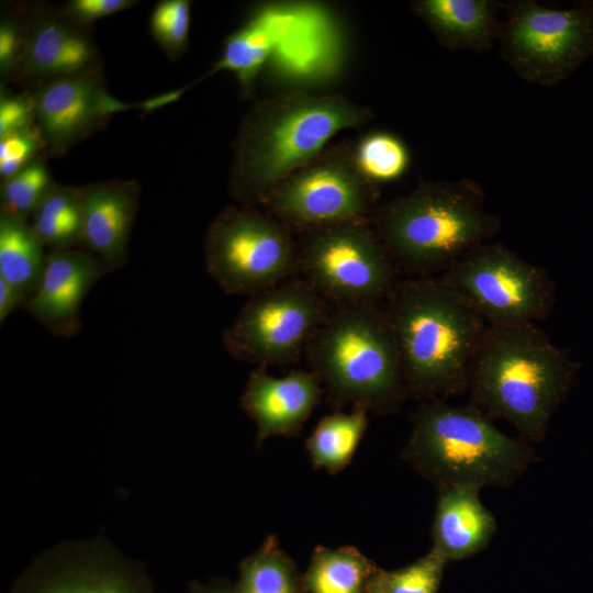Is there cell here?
<instances>
[{
    "mask_svg": "<svg viewBox=\"0 0 593 593\" xmlns=\"http://www.w3.org/2000/svg\"><path fill=\"white\" fill-rule=\"evenodd\" d=\"M372 112L342 93L292 89L253 103L234 142L232 198L257 205L264 195L311 161L345 130L367 124Z\"/></svg>",
    "mask_w": 593,
    "mask_h": 593,
    "instance_id": "obj_1",
    "label": "cell"
},
{
    "mask_svg": "<svg viewBox=\"0 0 593 593\" xmlns=\"http://www.w3.org/2000/svg\"><path fill=\"white\" fill-rule=\"evenodd\" d=\"M409 394L444 400L468 390L473 359L489 324L443 278L398 283L385 310Z\"/></svg>",
    "mask_w": 593,
    "mask_h": 593,
    "instance_id": "obj_2",
    "label": "cell"
},
{
    "mask_svg": "<svg viewBox=\"0 0 593 593\" xmlns=\"http://www.w3.org/2000/svg\"><path fill=\"white\" fill-rule=\"evenodd\" d=\"M577 369L537 324L489 325L470 370V405L539 443Z\"/></svg>",
    "mask_w": 593,
    "mask_h": 593,
    "instance_id": "obj_3",
    "label": "cell"
},
{
    "mask_svg": "<svg viewBox=\"0 0 593 593\" xmlns=\"http://www.w3.org/2000/svg\"><path fill=\"white\" fill-rule=\"evenodd\" d=\"M403 459L440 486H510L537 461L523 438L501 432L471 406L424 401L412 417Z\"/></svg>",
    "mask_w": 593,
    "mask_h": 593,
    "instance_id": "obj_4",
    "label": "cell"
},
{
    "mask_svg": "<svg viewBox=\"0 0 593 593\" xmlns=\"http://www.w3.org/2000/svg\"><path fill=\"white\" fill-rule=\"evenodd\" d=\"M307 348L313 372L338 405L384 414L409 394L394 333L376 304H342Z\"/></svg>",
    "mask_w": 593,
    "mask_h": 593,
    "instance_id": "obj_5",
    "label": "cell"
},
{
    "mask_svg": "<svg viewBox=\"0 0 593 593\" xmlns=\"http://www.w3.org/2000/svg\"><path fill=\"white\" fill-rule=\"evenodd\" d=\"M369 225L392 258L415 271L447 268L499 228L473 197L434 182L374 209Z\"/></svg>",
    "mask_w": 593,
    "mask_h": 593,
    "instance_id": "obj_6",
    "label": "cell"
},
{
    "mask_svg": "<svg viewBox=\"0 0 593 593\" xmlns=\"http://www.w3.org/2000/svg\"><path fill=\"white\" fill-rule=\"evenodd\" d=\"M377 186L360 171L354 143L327 146L311 161L271 188L260 205L292 230L369 222Z\"/></svg>",
    "mask_w": 593,
    "mask_h": 593,
    "instance_id": "obj_7",
    "label": "cell"
},
{
    "mask_svg": "<svg viewBox=\"0 0 593 593\" xmlns=\"http://www.w3.org/2000/svg\"><path fill=\"white\" fill-rule=\"evenodd\" d=\"M254 206L226 208L206 231V271L231 294L259 293L284 281L298 266L292 228Z\"/></svg>",
    "mask_w": 593,
    "mask_h": 593,
    "instance_id": "obj_8",
    "label": "cell"
},
{
    "mask_svg": "<svg viewBox=\"0 0 593 593\" xmlns=\"http://www.w3.org/2000/svg\"><path fill=\"white\" fill-rule=\"evenodd\" d=\"M298 266L323 296L342 304H376L398 286L394 259L369 222L300 231Z\"/></svg>",
    "mask_w": 593,
    "mask_h": 593,
    "instance_id": "obj_9",
    "label": "cell"
},
{
    "mask_svg": "<svg viewBox=\"0 0 593 593\" xmlns=\"http://www.w3.org/2000/svg\"><path fill=\"white\" fill-rule=\"evenodd\" d=\"M441 278L489 325L537 324L555 303V287L545 269L497 244L471 248Z\"/></svg>",
    "mask_w": 593,
    "mask_h": 593,
    "instance_id": "obj_10",
    "label": "cell"
},
{
    "mask_svg": "<svg viewBox=\"0 0 593 593\" xmlns=\"http://www.w3.org/2000/svg\"><path fill=\"white\" fill-rule=\"evenodd\" d=\"M503 52L529 82L563 81L593 55V2L564 10L529 0L514 2L507 12Z\"/></svg>",
    "mask_w": 593,
    "mask_h": 593,
    "instance_id": "obj_11",
    "label": "cell"
},
{
    "mask_svg": "<svg viewBox=\"0 0 593 593\" xmlns=\"http://www.w3.org/2000/svg\"><path fill=\"white\" fill-rule=\"evenodd\" d=\"M327 316L323 296L307 281H282L251 295L222 340L236 359L286 365L299 358Z\"/></svg>",
    "mask_w": 593,
    "mask_h": 593,
    "instance_id": "obj_12",
    "label": "cell"
},
{
    "mask_svg": "<svg viewBox=\"0 0 593 593\" xmlns=\"http://www.w3.org/2000/svg\"><path fill=\"white\" fill-rule=\"evenodd\" d=\"M12 593H153L145 571L101 541L63 545L40 557Z\"/></svg>",
    "mask_w": 593,
    "mask_h": 593,
    "instance_id": "obj_13",
    "label": "cell"
},
{
    "mask_svg": "<svg viewBox=\"0 0 593 593\" xmlns=\"http://www.w3.org/2000/svg\"><path fill=\"white\" fill-rule=\"evenodd\" d=\"M105 273L102 262L90 251L52 249L46 254L38 286L24 307L51 333L71 337L80 329L85 298Z\"/></svg>",
    "mask_w": 593,
    "mask_h": 593,
    "instance_id": "obj_14",
    "label": "cell"
},
{
    "mask_svg": "<svg viewBox=\"0 0 593 593\" xmlns=\"http://www.w3.org/2000/svg\"><path fill=\"white\" fill-rule=\"evenodd\" d=\"M321 381L313 371L292 370L273 377L264 369L250 372L240 405L254 421L257 444L281 435L298 434L315 409Z\"/></svg>",
    "mask_w": 593,
    "mask_h": 593,
    "instance_id": "obj_15",
    "label": "cell"
},
{
    "mask_svg": "<svg viewBox=\"0 0 593 593\" xmlns=\"http://www.w3.org/2000/svg\"><path fill=\"white\" fill-rule=\"evenodd\" d=\"M34 104L41 132L56 148L83 136L102 118L128 108L109 96L94 79L82 76L46 85Z\"/></svg>",
    "mask_w": 593,
    "mask_h": 593,
    "instance_id": "obj_16",
    "label": "cell"
},
{
    "mask_svg": "<svg viewBox=\"0 0 593 593\" xmlns=\"http://www.w3.org/2000/svg\"><path fill=\"white\" fill-rule=\"evenodd\" d=\"M82 242L108 272L125 266L137 211L138 190L132 182H103L81 190Z\"/></svg>",
    "mask_w": 593,
    "mask_h": 593,
    "instance_id": "obj_17",
    "label": "cell"
},
{
    "mask_svg": "<svg viewBox=\"0 0 593 593\" xmlns=\"http://www.w3.org/2000/svg\"><path fill=\"white\" fill-rule=\"evenodd\" d=\"M432 526L433 547L448 560L473 556L489 546L497 524L479 489L440 486Z\"/></svg>",
    "mask_w": 593,
    "mask_h": 593,
    "instance_id": "obj_18",
    "label": "cell"
},
{
    "mask_svg": "<svg viewBox=\"0 0 593 593\" xmlns=\"http://www.w3.org/2000/svg\"><path fill=\"white\" fill-rule=\"evenodd\" d=\"M413 12L448 49L485 52L496 35L497 3L492 0H415Z\"/></svg>",
    "mask_w": 593,
    "mask_h": 593,
    "instance_id": "obj_19",
    "label": "cell"
},
{
    "mask_svg": "<svg viewBox=\"0 0 593 593\" xmlns=\"http://www.w3.org/2000/svg\"><path fill=\"white\" fill-rule=\"evenodd\" d=\"M291 15L282 12H261L225 41L222 55L213 71L235 74L244 93L248 94L268 57L287 34Z\"/></svg>",
    "mask_w": 593,
    "mask_h": 593,
    "instance_id": "obj_20",
    "label": "cell"
},
{
    "mask_svg": "<svg viewBox=\"0 0 593 593\" xmlns=\"http://www.w3.org/2000/svg\"><path fill=\"white\" fill-rule=\"evenodd\" d=\"M92 57V47L80 33L58 22H46L31 38L25 69L33 77L71 78L83 71Z\"/></svg>",
    "mask_w": 593,
    "mask_h": 593,
    "instance_id": "obj_21",
    "label": "cell"
},
{
    "mask_svg": "<svg viewBox=\"0 0 593 593\" xmlns=\"http://www.w3.org/2000/svg\"><path fill=\"white\" fill-rule=\"evenodd\" d=\"M43 247L26 219L1 213L0 278L27 298L36 290L44 270Z\"/></svg>",
    "mask_w": 593,
    "mask_h": 593,
    "instance_id": "obj_22",
    "label": "cell"
},
{
    "mask_svg": "<svg viewBox=\"0 0 593 593\" xmlns=\"http://www.w3.org/2000/svg\"><path fill=\"white\" fill-rule=\"evenodd\" d=\"M369 411L354 406L348 413H334L323 417L306 441L314 467L334 474L353 459L368 427Z\"/></svg>",
    "mask_w": 593,
    "mask_h": 593,
    "instance_id": "obj_23",
    "label": "cell"
},
{
    "mask_svg": "<svg viewBox=\"0 0 593 593\" xmlns=\"http://www.w3.org/2000/svg\"><path fill=\"white\" fill-rule=\"evenodd\" d=\"M373 567L353 547H318L306 573L311 593H365Z\"/></svg>",
    "mask_w": 593,
    "mask_h": 593,
    "instance_id": "obj_24",
    "label": "cell"
},
{
    "mask_svg": "<svg viewBox=\"0 0 593 593\" xmlns=\"http://www.w3.org/2000/svg\"><path fill=\"white\" fill-rule=\"evenodd\" d=\"M234 592L300 593L294 567L273 536L240 563Z\"/></svg>",
    "mask_w": 593,
    "mask_h": 593,
    "instance_id": "obj_25",
    "label": "cell"
},
{
    "mask_svg": "<svg viewBox=\"0 0 593 593\" xmlns=\"http://www.w3.org/2000/svg\"><path fill=\"white\" fill-rule=\"evenodd\" d=\"M354 155L362 175L373 184L402 177L410 165L406 145L388 132H372L354 143Z\"/></svg>",
    "mask_w": 593,
    "mask_h": 593,
    "instance_id": "obj_26",
    "label": "cell"
},
{
    "mask_svg": "<svg viewBox=\"0 0 593 593\" xmlns=\"http://www.w3.org/2000/svg\"><path fill=\"white\" fill-rule=\"evenodd\" d=\"M51 178L40 161L31 163L4 179L1 191V213L22 219L37 209L51 190Z\"/></svg>",
    "mask_w": 593,
    "mask_h": 593,
    "instance_id": "obj_27",
    "label": "cell"
},
{
    "mask_svg": "<svg viewBox=\"0 0 593 593\" xmlns=\"http://www.w3.org/2000/svg\"><path fill=\"white\" fill-rule=\"evenodd\" d=\"M448 559L436 548L400 570L382 573L373 583L383 593H437Z\"/></svg>",
    "mask_w": 593,
    "mask_h": 593,
    "instance_id": "obj_28",
    "label": "cell"
},
{
    "mask_svg": "<svg viewBox=\"0 0 593 593\" xmlns=\"http://www.w3.org/2000/svg\"><path fill=\"white\" fill-rule=\"evenodd\" d=\"M189 27L190 2L187 0L161 1L152 13V33L170 52H179L186 46Z\"/></svg>",
    "mask_w": 593,
    "mask_h": 593,
    "instance_id": "obj_29",
    "label": "cell"
},
{
    "mask_svg": "<svg viewBox=\"0 0 593 593\" xmlns=\"http://www.w3.org/2000/svg\"><path fill=\"white\" fill-rule=\"evenodd\" d=\"M40 145L38 135L26 128L0 141V174L8 179L26 167Z\"/></svg>",
    "mask_w": 593,
    "mask_h": 593,
    "instance_id": "obj_30",
    "label": "cell"
},
{
    "mask_svg": "<svg viewBox=\"0 0 593 593\" xmlns=\"http://www.w3.org/2000/svg\"><path fill=\"white\" fill-rule=\"evenodd\" d=\"M33 113H35L34 101L22 97L1 99L0 138L29 128L27 125Z\"/></svg>",
    "mask_w": 593,
    "mask_h": 593,
    "instance_id": "obj_31",
    "label": "cell"
},
{
    "mask_svg": "<svg viewBox=\"0 0 593 593\" xmlns=\"http://www.w3.org/2000/svg\"><path fill=\"white\" fill-rule=\"evenodd\" d=\"M132 1L126 0H74L68 4L69 11L82 21H93L111 15L127 8Z\"/></svg>",
    "mask_w": 593,
    "mask_h": 593,
    "instance_id": "obj_32",
    "label": "cell"
},
{
    "mask_svg": "<svg viewBox=\"0 0 593 593\" xmlns=\"http://www.w3.org/2000/svg\"><path fill=\"white\" fill-rule=\"evenodd\" d=\"M19 51V35L13 25L2 23L0 27V67L5 70Z\"/></svg>",
    "mask_w": 593,
    "mask_h": 593,
    "instance_id": "obj_33",
    "label": "cell"
},
{
    "mask_svg": "<svg viewBox=\"0 0 593 593\" xmlns=\"http://www.w3.org/2000/svg\"><path fill=\"white\" fill-rule=\"evenodd\" d=\"M27 296L18 288L0 278V324L19 306L25 304Z\"/></svg>",
    "mask_w": 593,
    "mask_h": 593,
    "instance_id": "obj_34",
    "label": "cell"
},
{
    "mask_svg": "<svg viewBox=\"0 0 593 593\" xmlns=\"http://www.w3.org/2000/svg\"><path fill=\"white\" fill-rule=\"evenodd\" d=\"M183 89L165 92L141 102L137 107L143 111H153L171 103L180 98Z\"/></svg>",
    "mask_w": 593,
    "mask_h": 593,
    "instance_id": "obj_35",
    "label": "cell"
},
{
    "mask_svg": "<svg viewBox=\"0 0 593 593\" xmlns=\"http://www.w3.org/2000/svg\"><path fill=\"white\" fill-rule=\"evenodd\" d=\"M191 593H235L226 583L223 581H214L206 585H202L197 582L190 583Z\"/></svg>",
    "mask_w": 593,
    "mask_h": 593,
    "instance_id": "obj_36",
    "label": "cell"
},
{
    "mask_svg": "<svg viewBox=\"0 0 593 593\" xmlns=\"http://www.w3.org/2000/svg\"><path fill=\"white\" fill-rule=\"evenodd\" d=\"M368 593H383L374 583L371 581L370 586L368 589Z\"/></svg>",
    "mask_w": 593,
    "mask_h": 593,
    "instance_id": "obj_37",
    "label": "cell"
}]
</instances>
